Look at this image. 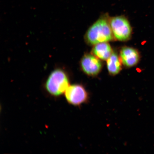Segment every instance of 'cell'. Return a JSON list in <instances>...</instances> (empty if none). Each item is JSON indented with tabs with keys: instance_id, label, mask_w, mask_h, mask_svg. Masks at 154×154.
Wrapping results in <instances>:
<instances>
[{
	"instance_id": "obj_1",
	"label": "cell",
	"mask_w": 154,
	"mask_h": 154,
	"mask_svg": "<svg viewBox=\"0 0 154 154\" xmlns=\"http://www.w3.org/2000/svg\"><path fill=\"white\" fill-rule=\"evenodd\" d=\"M69 86L70 81L66 72L62 69H57L49 75L44 88L50 95L57 97L64 94Z\"/></svg>"
},
{
	"instance_id": "obj_2",
	"label": "cell",
	"mask_w": 154,
	"mask_h": 154,
	"mask_svg": "<svg viewBox=\"0 0 154 154\" xmlns=\"http://www.w3.org/2000/svg\"><path fill=\"white\" fill-rule=\"evenodd\" d=\"M110 25L104 18L100 19L92 25L86 34L87 40L91 44L107 42L113 39Z\"/></svg>"
},
{
	"instance_id": "obj_3",
	"label": "cell",
	"mask_w": 154,
	"mask_h": 154,
	"mask_svg": "<svg viewBox=\"0 0 154 154\" xmlns=\"http://www.w3.org/2000/svg\"><path fill=\"white\" fill-rule=\"evenodd\" d=\"M112 31L115 37L120 41H126L131 34L132 29L128 21L125 17L119 16L111 19Z\"/></svg>"
},
{
	"instance_id": "obj_4",
	"label": "cell",
	"mask_w": 154,
	"mask_h": 154,
	"mask_svg": "<svg viewBox=\"0 0 154 154\" xmlns=\"http://www.w3.org/2000/svg\"><path fill=\"white\" fill-rule=\"evenodd\" d=\"M65 99L68 103L75 106H80L88 101V96L84 87L75 84L69 86L65 91Z\"/></svg>"
},
{
	"instance_id": "obj_5",
	"label": "cell",
	"mask_w": 154,
	"mask_h": 154,
	"mask_svg": "<svg viewBox=\"0 0 154 154\" xmlns=\"http://www.w3.org/2000/svg\"><path fill=\"white\" fill-rule=\"evenodd\" d=\"M81 65L84 72L92 76L99 74L102 68V63L99 59L90 54L86 55L83 57Z\"/></svg>"
},
{
	"instance_id": "obj_6",
	"label": "cell",
	"mask_w": 154,
	"mask_h": 154,
	"mask_svg": "<svg viewBox=\"0 0 154 154\" xmlns=\"http://www.w3.org/2000/svg\"><path fill=\"white\" fill-rule=\"evenodd\" d=\"M121 60L128 67L135 65L140 60V55L136 49L129 47L123 48L120 51Z\"/></svg>"
},
{
	"instance_id": "obj_7",
	"label": "cell",
	"mask_w": 154,
	"mask_h": 154,
	"mask_svg": "<svg viewBox=\"0 0 154 154\" xmlns=\"http://www.w3.org/2000/svg\"><path fill=\"white\" fill-rule=\"evenodd\" d=\"M92 52L96 57L103 60L108 59L112 53L111 46L106 42L96 44Z\"/></svg>"
},
{
	"instance_id": "obj_8",
	"label": "cell",
	"mask_w": 154,
	"mask_h": 154,
	"mask_svg": "<svg viewBox=\"0 0 154 154\" xmlns=\"http://www.w3.org/2000/svg\"><path fill=\"white\" fill-rule=\"evenodd\" d=\"M107 67L110 74L112 75L118 74L121 68L120 59L116 53H112L107 60Z\"/></svg>"
}]
</instances>
